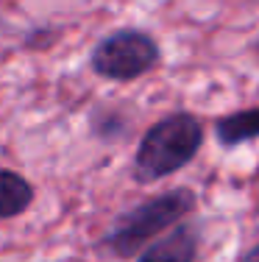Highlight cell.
Returning <instances> with one entry per match:
<instances>
[{
  "label": "cell",
  "mask_w": 259,
  "mask_h": 262,
  "mask_svg": "<svg viewBox=\"0 0 259 262\" xmlns=\"http://www.w3.org/2000/svg\"><path fill=\"white\" fill-rule=\"evenodd\" d=\"M159 59V48L148 34L139 31H117L98 42L92 51V67L98 76L112 81H131L148 73Z\"/></svg>",
  "instance_id": "obj_3"
},
{
  "label": "cell",
  "mask_w": 259,
  "mask_h": 262,
  "mask_svg": "<svg viewBox=\"0 0 259 262\" xmlns=\"http://www.w3.org/2000/svg\"><path fill=\"white\" fill-rule=\"evenodd\" d=\"M34 201V187L26 176L0 167V221L22 215Z\"/></svg>",
  "instance_id": "obj_4"
},
{
  "label": "cell",
  "mask_w": 259,
  "mask_h": 262,
  "mask_svg": "<svg viewBox=\"0 0 259 262\" xmlns=\"http://www.w3.org/2000/svg\"><path fill=\"white\" fill-rule=\"evenodd\" d=\"M190 209H193V192L187 190H173L168 195H159L153 201L143 204V207L131 209L128 215H123L109 232L106 246L120 257H131L156 232L168 229L173 221H178Z\"/></svg>",
  "instance_id": "obj_2"
},
{
  "label": "cell",
  "mask_w": 259,
  "mask_h": 262,
  "mask_svg": "<svg viewBox=\"0 0 259 262\" xmlns=\"http://www.w3.org/2000/svg\"><path fill=\"white\" fill-rule=\"evenodd\" d=\"M195 259V234L193 229H176L162 243L151 246L139 262H193Z\"/></svg>",
  "instance_id": "obj_5"
},
{
  "label": "cell",
  "mask_w": 259,
  "mask_h": 262,
  "mask_svg": "<svg viewBox=\"0 0 259 262\" xmlns=\"http://www.w3.org/2000/svg\"><path fill=\"white\" fill-rule=\"evenodd\" d=\"M245 262H259V246H256L254 251L248 254V257H245Z\"/></svg>",
  "instance_id": "obj_7"
},
{
  "label": "cell",
  "mask_w": 259,
  "mask_h": 262,
  "mask_svg": "<svg viewBox=\"0 0 259 262\" xmlns=\"http://www.w3.org/2000/svg\"><path fill=\"white\" fill-rule=\"evenodd\" d=\"M201 145V126L190 115H173L168 120L156 123L145 134L137 151L134 173L139 182H156L178 170L195 157Z\"/></svg>",
  "instance_id": "obj_1"
},
{
  "label": "cell",
  "mask_w": 259,
  "mask_h": 262,
  "mask_svg": "<svg viewBox=\"0 0 259 262\" xmlns=\"http://www.w3.org/2000/svg\"><path fill=\"white\" fill-rule=\"evenodd\" d=\"M218 137L226 145H237V142H245L251 137H259V109H248V112H240V115L220 120Z\"/></svg>",
  "instance_id": "obj_6"
}]
</instances>
